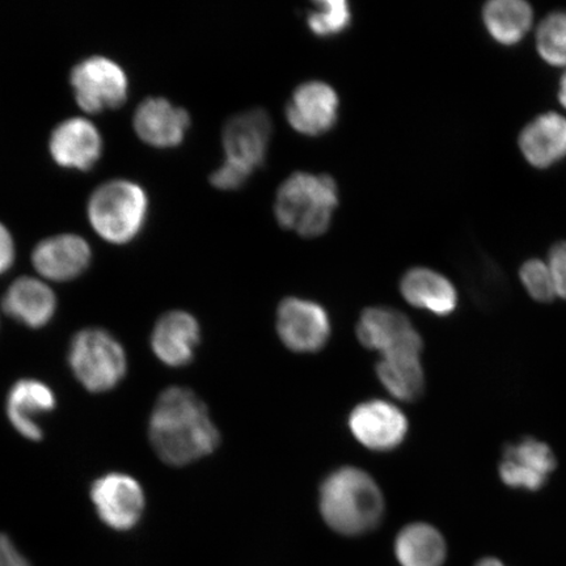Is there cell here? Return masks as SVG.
I'll return each mask as SVG.
<instances>
[{
  "mask_svg": "<svg viewBox=\"0 0 566 566\" xmlns=\"http://www.w3.org/2000/svg\"><path fill=\"white\" fill-rule=\"evenodd\" d=\"M148 437L163 462L175 467L210 455L221 442L207 406L193 391L181 387L160 394L148 423Z\"/></svg>",
  "mask_w": 566,
  "mask_h": 566,
  "instance_id": "obj_1",
  "label": "cell"
},
{
  "mask_svg": "<svg viewBox=\"0 0 566 566\" xmlns=\"http://www.w3.org/2000/svg\"><path fill=\"white\" fill-rule=\"evenodd\" d=\"M318 506L335 533L359 536L377 528L386 513L385 495L369 473L343 467L323 481Z\"/></svg>",
  "mask_w": 566,
  "mask_h": 566,
  "instance_id": "obj_2",
  "label": "cell"
},
{
  "mask_svg": "<svg viewBox=\"0 0 566 566\" xmlns=\"http://www.w3.org/2000/svg\"><path fill=\"white\" fill-rule=\"evenodd\" d=\"M337 203L338 190L332 177L296 172L279 190L275 218L283 229L315 238L328 230Z\"/></svg>",
  "mask_w": 566,
  "mask_h": 566,
  "instance_id": "obj_3",
  "label": "cell"
},
{
  "mask_svg": "<svg viewBox=\"0 0 566 566\" xmlns=\"http://www.w3.org/2000/svg\"><path fill=\"white\" fill-rule=\"evenodd\" d=\"M148 198L144 188L130 180H111L90 197L87 216L92 229L105 242L126 244L144 230Z\"/></svg>",
  "mask_w": 566,
  "mask_h": 566,
  "instance_id": "obj_4",
  "label": "cell"
},
{
  "mask_svg": "<svg viewBox=\"0 0 566 566\" xmlns=\"http://www.w3.org/2000/svg\"><path fill=\"white\" fill-rule=\"evenodd\" d=\"M67 358L75 378L94 394L116 388L127 370L123 345L101 328L77 332L71 339Z\"/></svg>",
  "mask_w": 566,
  "mask_h": 566,
  "instance_id": "obj_5",
  "label": "cell"
},
{
  "mask_svg": "<svg viewBox=\"0 0 566 566\" xmlns=\"http://www.w3.org/2000/svg\"><path fill=\"white\" fill-rule=\"evenodd\" d=\"M70 84L77 105L92 115L118 108L129 95L125 70L103 55L77 63L71 71Z\"/></svg>",
  "mask_w": 566,
  "mask_h": 566,
  "instance_id": "obj_6",
  "label": "cell"
},
{
  "mask_svg": "<svg viewBox=\"0 0 566 566\" xmlns=\"http://www.w3.org/2000/svg\"><path fill=\"white\" fill-rule=\"evenodd\" d=\"M556 470L557 458L549 444L535 437H523L505 444L499 476L511 490L536 493L544 490Z\"/></svg>",
  "mask_w": 566,
  "mask_h": 566,
  "instance_id": "obj_7",
  "label": "cell"
},
{
  "mask_svg": "<svg viewBox=\"0 0 566 566\" xmlns=\"http://www.w3.org/2000/svg\"><path fill=\"white\" fill-rule=\"evenodd\" d=\"M357 336L366 348L377 350L381 357L395 354L421 356L422 337L400 311L370 307L364 311L357 324Z\"/></svg>",
  "mask_w": 566,
  "mask_h": 566,
  "instance_id": "obj_8",
  "label": "cell"
},
{
  "mask_svg": "<svg viewBox=\"0 0 566 566\" xmlns=\"http://www.w3.org/2000/svg\"><path fill=\"white\" fill-rule=\"evenodd\" d=\"M91 499L105 525L117 531L136 527L145 512L144 490L125 473H108L97 479L92 484Z\"/></svg>",
  "mask_w": 566,
  "mask_h": 566,
  "instance_id": "obj_9",
  "label": "cell"
},
{
  "mask_svg": "<svg viewBox=\"0 0 566 566\" xmlns=\"http://www.w3.org/2000/svg\"><path fill=\"white\" fill-rule=\"evenodd\" d=\"M271 136V118L263 109L232 117L222 133L224 161L251 176L254 169L263 166Z\"/></svg>",
  "mask_w": 566,
  "mask_h": 566,
  "instance_id": "obj_10",
  "label": "cell"
},
{
  "mask_svg": "<svg viewBox=\"0 0 566 566\" xmlns=\"http://www.w3.org/2000/svg\"><path fill=\"white\" fill-rule=\"evenodd\" d=\"M349 428L365 448L387 452L407 440L409 422L401 410L385 400H369L353 409Z\"/></svg>",
  "mask_w": 566,
  "mask_h": 566,
  "instance_id": "obj_11",
  "label": "cell"
},
{
  "mask_svg": "<svg viewBox=\"0 0 566 566\" xmlns=\"http://www.w3.org/2000/svg\"><path fill=\"white\" fill-rule=\"evenodd\" d=\"M277 331L289 349L314 353L323 349L331 337L329 316L321 304L286 298L277 311Z\"/></svg>",
  "mask_w": 566,
  "mask_h": 566,
  "instance_id": "obj_12",
  "label": "cell"
},
{
  "mask_svg": "<svg viewBox=\"0 0 566 566\" xmlns=\"http://www.w3.org/2000/svg\"><path fill=\"white\" fill-rule=\"evenodd\" d=\"M338 105L337 92L329 84L303 83L286 106L287 122L303 136H323L336 125Z\"/></svg>",
  "mask_w": 566,
  "mask_h": 566,
  "instance_id": "obj_13",
  "label": "cell"
},
{
  "mask_svg": "<svg viewBox=\"0 0 566 566\" xmlns=\"http://www.w3.org/2000/svg\"><path fill=\"white\" fill-rule=\"evenodd\" d=\"M103 137L95 124L84 117L67 118L49 139V153L55 165L88 171L103 154Z\"/></svg>",
  "mask_w": 566,
  "mask_h": 566,
  "instance_id": "obj_14",
  "label": "cell"
},
{
  "mask_svg": "<svg viewBox=\"0 0 566 566\" xmlns=\"http://www.w3.org/2000/svg\"><path fill=\"white\" fill-rule=\"evenodd\" d=\"M92 251L86 239L75 233H60L35 245L32 263L42 277L55 282L73 281L91 264Z\"/></svg>",
  "mask_w": 566,
  "mask_h": 566,
  "instance_id": "obj_15",
  "label": "cell"
},
{
  "mask_svg": "<svg viewBox=\"0 0 566 566\" xmlns=\"http://www.w3.org/2000/svg\"><path fill=\"white\" fill-rule=\"evenodd\" d=\"M189 125V113L163 97L146 98L133 118L137 136L157 148L179 146L186 138Z\"/></svg>",
  "mask_w": 566,
  "mask_h": 566,
  "instance_id": "obj_16",
  "label": "cell"
},
{
  "mask_svg": "<svg viewBox=\"0 0 566 566\" xmlns=\"http://www.w3.org/2000/svg\"><path fill=\"white\" fill-rule=\"evenodd\" d=\"M55 408L51 387L38 379H21L7 396V417L20 436L28 441L40 442L44 438L40 420Z\"/></svg>",
  "mask_w": 566,
  "mask_h": 566,
  "instance_id": "obj_17",
  "label": "cell"
},
{
  "mask_svg": "<svg viewBox=\"0 0 566 566\" xmlns=\"http://www.w3.org/2000/svg\"><path fill=\"white\" fill-rule=\"evenodd\" d=\"M520 150L536 169H549L566 159V118L556 112L542 113L523 127Z\"/></svg>",
  "mask_w": 566,
  "mask_h": 566,
  "instance_id": "obj_18",
  "label": "cell"
},
{
  "mask_svg": "<svg viewBox=\"0 0 566 566\" xmlns=\"http://www.w3.org/2000/svg\"><path fill=\"white\" fill-rule=\"evenodd\" d=\"M201 331L196 317L172 311L163 315L153 331L151 346L163 364L171 367H182L192 363Z\"/></svg>",
  "mask_w": 566,
  "mask_h": 566,
  "instance_id": "obj_19",
  "label": "cell"
},
{
  "mask_svg": "<svg viewBox=\"0 0 566 566\" xmlns=\"http://www.w3.org/2000/svg\"><path fill=\"white\" fill-rule=\"evenodd\" d=\"M400 292L410 306L438 317L454 315L459 306L454 283L429 268L410 269L402 275Z\"/></svg>",
  "mask_w": 566,
  "mask_h": 566,
  "instance_id": "obj_20",
  "label": "cell"
},
{
  "mask_svg": "<svg viewBox=\"0 0 566 566\" xmlns=\"http://www.w3.org/2000/svg\"><path fill=\"white\" fill-rule=\"evenodd\" d=\"M3 308L13 321L30 328H42L54 317L56 298L46 283L21 277L7 290Z\"/></svg>",
  "mask_w": 566,
  "mask_h": 566,
  "instance_id": "obj_21",
  "label": "cell"
},
{
  "mask_svg": "<svg viewBox=\"0 0 566 566\" xmlns=\"http://www.w3.org/2000/svg\"><path fill=\"white\" fill-rule=\"evenodd\" d=\"M395 556L400 566H443L449 556L446 537L430 523H410L395 539Z\"/></svg>",
  "mask_w": 566,
  "mask_h": 566,
  "instance_id": "obj_22",
  "label": "cell"
},
{
  "mask_svg": "<svg viewBox=\"0 0 566 566\" xmlns=\"http://www.w3.org/2000/svg\"><path fill=\"white\" fill-rule=\"evenodd\" d=\"M488 34L502 46H515L534 23V10L523 0H491L481 11Z\"/></svg>",
  "mask_w": 566,
  "mask_h": 566,
  "instance_id": "obj_23",
  "label": "cell"
},
{
  "mask_svg": "<svg viewBox=\"0 0 566 566\" xmlns=\"http://www.w3.org/2000/svg\"><path fill=\"white\" fill-rule=\"evenodd\" d=\"M377 374L387 391L401 401L412 402L421 399L427 386L420 356L415 354L381 357Z\"/></svg>",
  "mask_w": 566,
  "mask_h": 566,
  "instance_id": "obj_24",
  "label": "cell"
},
{
  "mask_svg": "<svg viewBox=\"0 0 566 566\" xmlns=\"http://www.w3.org/2000/svg\"><path fill=\"white\" fill-rule=\"evenodd\" d=\"M536 51L549 66H566V10H555L536 31Z\"/></svg>",
  "mask_w": 566,
  "mask_h": 566,
  "instance_id": "obj_25",
  "label": "cell"
},
{
  "mask_svg": "<svg viewBox=\"0 0 566 566\" xmlns=\"http://www.w3.org/2000/svg\"><path fill=\"white\" fill-rule=\"evenodd\" d=\"M352 12L345 0H322L316 2L307 17L310 30L322 38L342 33L349 27Z\"/></svg>",
  "mask_w": 566,
  "mask_h": 566,
  "instance_id": "obj_26",
  "label": "cell"
},
{
  "mask_svg": "<svg viewBox=\"0 0 566 566\" xmlns=\"http://www.w3.org/2000/svg\"><path fill=\"white\" fill-rule=\"evenodd\" d=\"M520 279L527 294L537 303L547 304L556 298L554 280L547 263L530 259L520 269Z\"/></svg>",
  "mask_w": 566,
  "mask_h": 566,
  "instance_id": "obj_27",
  "label": "cell"
},
{
  "mask_svg": "<svg viewBox=\"0 0 566 566\" xmlns=\"http://www.w3.org/2000/svg\"><path fill=\"white\" fill-rule=\"evenodd\" d=\"M548 268L554 280L556 295L566 301V242L552 245L548 254Z\"/></svg>",
  "mask_w": 566,
  "mask_h": 566,
  "instance_id": "obj_28",
  "label": "cell"
},
{
  "mask_svg": "<svg viewBox=\"0 0 566 566\" xmlns=\"http://www.w3.org/2000/svg\"><path fill=\"white\" fill-rule=\"evenodd\" d=\"M248 179H250V175L226 161L210 176L211 186L221 190L242 188Z\"/></svg>",
  "mask_w": 566,
  "mask_h": 566,
  "instance_id": "obj_29",
  "label": "cell"
},
{
  "mask_svg": "<svg viewBox=\"0 0 566 566\" xmlns=\"http://www.w3.org/2000/svg\"><path fill=\"white\" fill-rule=\"evenodd\" d=\"M15 243L9 229L0 223V275L9 272L15 261Z\"/></svg>",
  "mask_w": 566,
  "mask_h": 566,
  "instance_id": "obj_30",
  "label": "cell"
},
{
  "mask_svg": "<svg viewBox=\"0 0 566 566\" xmlns=\"http://www.w3.org/2000/svg\"><path fill=\"white\" fill-rule=\"evenodd\" d=\"M0 566H31L9 536L0 534Z\"/></svg>",
  "mask_w": 566,
  "mask_h": 566,
  "instance_id": "obj_31",
  "label": "cell"
},
{
  "mask_svg": "<svg viewBox=\"0 0 566 566\" xmlns=\"http://www.w3.org/2000/svg\"><path fill=\"white\" fill-rule=\"evenodd\" d=\"M475 566H507L504 562L500 560V558L494 556H485L481 557L480 560L476 562Z\"/></svg>",
  "mask_w": 566,
  "mask_h": 566,
  "instance_id": "obj_32",
  "label": "cell"
},
{
  "mask_svg": "<svg viewBox=\"0 0 566 566\" xmlns=\"http://www.w3.org/2000/svg\"><path fill=\"white\" fill-rule=\"evenodd\" d=\"M557 97L558 102H560L564 108L566 109V71L562 76L560 82H558Z\"/></svg>",
  "mask_w": 566,
  "mask_h": 566,
  "instance_id": "obj_33",
  "label": "cell"
}]
</instances>
